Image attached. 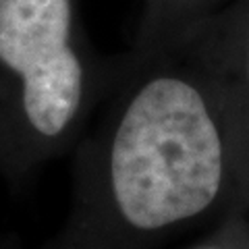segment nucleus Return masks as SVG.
Returning <instances> with one entry per match:
<instances>
[{
  "label": "nucleus",
  "mask_w": 249,
  "mask_h": 249,
  "mask_svg": "<svg viewBox=\"0 0 249 249\" xmlns=\"http://www.w3.org/2000/svg\"><path fill=\"white\" fill-rule=\"evenodd\" d=\"M185 249H249V212H237L218 220Z\"/></svg>",
  "instance_id": "obj_5"
},
{
  "label": "nucleus",
  "mask_w": 249,
  "mask_h": 249,
  "mask_svg": "<svg viewBox=\"0 0 249 249\" xmlns=\"http://www.w3.org/2000/svg\"><path fill=\"white\" fill-rule=\"evenodd\" d=\"M112 60L91 48L81 0H0V85L13 154H71L102 100Z\"/></svg>",
  "instance_id": "obj_2"
},
{
  "label": "nucleus",
  "mask_w": 249,
  "mask_h": 249,
  "mask_svg": "<svg viewBox=\"0 0 249 249\" xmlns=\"http://www.w3.org/2000/svg\"><path fill=\"white\" fill-rule=\"evenodd\" d=\"M197 31L227 102L249 185V0H232L197 23Z\"/></svg>",
  "instance_id": "obj_3"
},
{
  "label": "nucleus",
  "mask_w": 249,
  "mask_h": 249,
  "mask_svg": "<svg viewBox=\"0 0 249 249\" xmlns=\"http://www.w3.org/2000/svg\"><path fill=\"white\" fill-rule=\"evenodd\" d=\"M232 0H143V13L137 34H170L197 25Z\"/></svg>",
  "instance_id": "obj_4"
},
{
  "label": "nucleus",
  "mask_w": 249,
  "mask_h": 249,
  "mask_svg": "<svg viewBox=\"0 0 249 249\" xmlns=\"http://www.w3.org/2000/svg\"><path fill=\"white\" fill-rule=\"evenodd\" d=\"M48 249H162L249 212L247 175L197 25L135 36L73 147Z\"/></svg>",
  "instance_id": "obj_1"
}]
</instances>
